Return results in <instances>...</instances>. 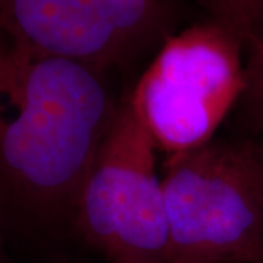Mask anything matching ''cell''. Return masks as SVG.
<instances>
[{
	"label": "cell",
	"mask_w": 263,
	"mask_h": 263,
	"mask_svg": "<svg viewBox=\"0 0 263 263\" xmlns=\"http://www.w3.org/2000/svg\"><path fill=\"white\" fill-rule=\"evenodd\" d=\"M157 146L129 103L119 105L76 200L72 222L110 263H171Z\"/></svg>",
	"instance_id": "4"
},
{
	"label": "cell",
	"mask_w": 263,
	"mask_h": 263,
	"mask_svg": "<svg viewBox=\"0 0 263 263\" xmlns=\"http://www.w3.org/2000/svg\"><path fill=\"white\" fill-rule=\"evenodd\" d=\"M243 43L215 22L171 34L160 46L127 103L157 149L170 155L212 141L243 98Z\"/></svg>",
	"instance_id": "3"
},
{
	"label": "cell",
	"mask_w": 263,
	"mask_h": 263,
	"mask_svg": "<svg viewBox=\"0 0 263 263\" xmlns=\"http://www.w3.org/2000/svg\"><path fill=\"white\" fill-rule=\"evenodd\" d=\"M254 119L263 126V38L252 46V54L246 63V91Z\"/></svg>",
	"instance_id": "7"
},
{
	"label": "cell",
	"mask_w": 263,
	"mask_h": 263,
	"mask_svg": "<svg viewBox=\"0 0 263 263\" xmlns=\"http://www.w3.org/2000/svg\"><path fill=\"white\" fill-rule=\"evenodd\" d=\"M104 73L0 35V216L47 227L72 219L113 123Z\"/></svg>",
	"instance_id": "1"
},
{
	"label": "cell",
	"mask_w": 263,
	"mask_h": 263,
	"mask_svg": "<svg viewBox=\"0 0 263 263\" xmlns=\"http://www.w3.org/2000/svg\"><path fill=\"white\" fill-rule=\"evenodd\" d=\"M211 21L228 29L243 44L263 38V0H196Z\"/></svg>",
	"instance_id": "6"
},
{
	"label": "cell",
	"mask_w": 263,
	"mask_h": 263,
	"mask_svg": "<svg viewBox=\"0 0 263 263\" xmlns=\"http://www.w3.org/2000/svg\"><path fill=\"white\" fill-rule=\"evenodd\" d=\"M161 179L171 263H263L254 149L211 141L170 155Z\"/></svg>",
	"instance_id": "2"
},
{
	"label": "cell",
	"mask_w": 263,
	"mask_h": 263,
	"mask_svg": "<svg viewBox=\"0 0 263 263\" xmlns=\"http://www.w3.org/2000/svg\"><path fill=\"white\" fill-rule=\"evenodd\" d=\"M173 0H0V35L104 73L171 35Z\"/></svg>",
	"instance_id": "5"
},
{
	"label": "cell",
	"mask_w": 263,
	"mask_h": 263,
	"mask_svg": "<svg viewBox=\"0 0 263 263\" xmlns=\"http://www.w3.org/2000/svg\"><path fill=\"white\" fill-rule=\"evenodd\" d=\"M0 263H10L6 252V245H5V231H3V222L0 216Z\"/></svg>",
	"instance_id": "8"
},
{
	"label": "cell",
	"mask_w": 263,
	"mask_h": 263,
	"mask_svg": "<svg viewBox=\"0 0 263 263\" xmlns=\"http://www.w3.org/2000/svg\"><path fill=\"white\" fill-rule=\"evenodd\" d=\"M256 154V161H257V168H259V177L263 187V149H254Z\"/></svg>",
	"instance_id": "9"
}]
</instances>
